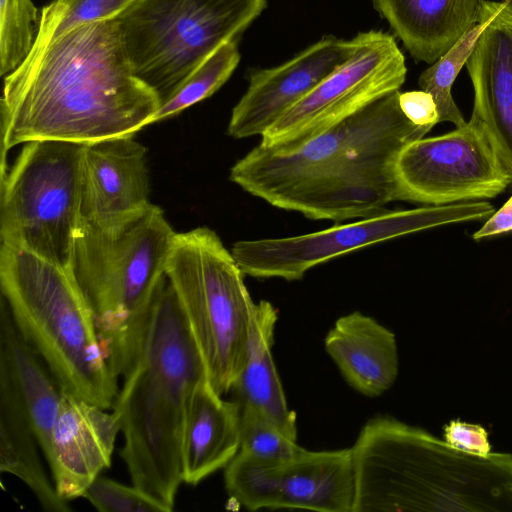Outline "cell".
<instances>
[{"mask_svg":"<svg viewBox=\"0 0 512 512\" xmlns=\"http://www.w3.org/2000/svg\"><path fill=\"white\" fill-rule=\"evenodd\" d=\"M149 195L146 148L134 136L84 145L83 220L103 229L124 225L151 207Z\"/></svg>","mask_w":512,"mask_h":512,"instance_id":"cell-16","label":"cell"},{"mask_svg":"<svg viewBox=\"0 0 512 512\" xmlns=\"http://www.w3.org/2000/svg\"><path fill=\"white\" fill-rule=\"evenodd\" d=\"M206 375L167 277L155 299L142 353L113 404L132 484L171 511L182 482L181 446L191 394Z\"/></svg>","mask_w":512,"mask_h":512,"instance_id":"cell-4","label":"cell"},{"mask_svg":"<svg viewBox=\"0 0 512 512\" xmlns=\"http://www.w3.org/2000/svg\"><path fill=\"white\" fill-rule=\"evenodd\" d=\"M277 320L278 310L271 302H256L245 363L231 391L237 401L261 411L287 436L297 441L296 414L287 404L272 356Z\"/></svg>","mask_w":512,"mask_h":512,"instance_id":"cell-22","label":"cell"},{"mask_svg":"<svg viewBox=\"0 0 512 512\" xmlns=\"http://www.w3.org/2000/svg\"><path fill=\"white\" fill-rule=\"evenodd\" d=\"M356 47V36L344 40L328 35L281 65L250 73L247 90L232 110L228 135L235 139L262 136L349 59Z\"/></svg>","mask_w":512,"mask_h":512,"instance_id":"cell-14","label":"cell"},{"mask_svg":"<svg viewBox=\"0 0 512 512\" xmlns=\"http://www.w3.org/2000/svg\"><path fill=\"white\" fill-rule=\"evenodd\" d=\"M324 347L348 385L364 396L382 395L397 379L395 334L360 311L338 318L325 336Z\"/></svg>","mask_w":512,"mask_h":512,"instance_id":"cell-19","label":"cell"},{"mask_svg":"<svg viewBox=\"0 0 512 512\" xmlns=\"http://www.w3.org/2000/svg\"><path fill=\"white\" fill-rule=\"evenodd\" d=\"M175 234L154 204L113 228L80 220L68 271L93 313L100 343L117 377L127 376L140 359Z\"/></svg>","mask_w":512,"mask_h":512,"instance_id":"cell-5","label":"cell"},{"mask_svg":"<svg viewBox=\"0 0 512 512\" xmlns=\"http://www.w3.org/2000/svg\"><path fill=\"white\" fill-rule=\"evenodd\" d=\"M240 405L239 452L257 459L272 460L292 456L303 449L261 411Z\"/></svg>","mask_w":512,"mask_h":512,"instance_id":"cell-28","label":"cell"},{"mask_svg":"<svg viewBox=\"0 0 512 512\" xmlns=\"http://www.w3.org/2000/svg\"><path fill=\"white\" fill-rule=\"evenodd\" d=\"M399 105L404 115L415 125L432 129L439 123V113L433 96L424 90L399 93Z\"/></svg>","mask_w":512,"mask_h":512,"instance_id":"cell-31","label":"cell"},{"mask_svg":"<svg viewBox=\"0 0 512 512\" xmlns=\"http://www.w3.org/2000/svg\"><path fill=\"white\" fill-rule=\"evenodd\" d=\"M134 0H54L41 11L38 37L52 40L86 23L114 20Z\"/></svg>","mask_w":512,"mask_h":512,"instance_id":"cell-27","label":"cell"},{"mask_svg":"<svg viewBox=\"0 0 512 512\" xmlns=\"http://www.w3.org/2000/svg\"><path fill=\"white\" fill-rule=\"evenodd\" d=\"M83 144H24L1 174V243L68 270L81 220Z\"/></svg>","mask_w":512,"mask_h":512,"instance_id":"cell-9","label":"cell"},{"mask_svg":"<svg viewBox=\"0 0 512 512\" xmlns=\"http://www.w3.org/2000/svg\"><path fill=\"white\" fill-rule=\"evenodd\" d=\"M266 0H134L115 20L134 74L168 99L217 47L238 40Z\"/></svg>","mask_w":512,"mask_h":512,"instance_id":"cell-8","label":"cell"},{"mask_svg":"<svg viewBox=\"0 0 512 512\" xmlns=\"http://www.w3.org/2000/svg\"><path fill=\"white\" fill-rule=\"evenodd\" d=\"M508 232H512V196L486 219L482 227L472 235V238L482 240Z\"/></svg>","mask_w":512,"mask_h":512,"instance_id":"cell-32","label":"cell"},{"mask_svg":"<svg viewBox=\"0 0 512 512\" xmlns=\"http://www.w3.org/2000/svg\"><path fill=\"white\" fill-rule=\"evenodd\" d=\"M41 14L31 0H0V74L6 77L29 56Z\"/></svg>","mask_w":512,"mask_h":512,"instance_id":"cell-26","label":"cell"},{"mask_svg":"<svg viewBox=\"0 0 512 512\" xmlns=\"http://www.w3.org/2000/svg\"><path fill=\"white\" fill-rule=\"evenodd\" d=\"M415 61L433 64L476 24L480 0H370Z\"/></svg>","mask_w":512,"mask_h":512,"instance_id":"cell-20","label":"cell"},{"mask_svg":"<svg viewBox=\"0 0 512 512\" xmlns=\"http://www.w3.org/2000/svg\"><path fill=\"white\" fill-rule=\"evenodd\" d=\"M483 25L465 66L473 92L471 117L486 128L512 176V0H480Z\"/></svg>","mask_w":512,"mask_h":512,"instance_id":"cell-15","label":"cell"},{"mask_svg":"<svg viewBox=\"0 0 512 512\" xmlns=\"http://www.w3.org/2000/svg\"><path fill=\"white\" fill-rule=\"evenodd\" d=\"M0 284L12 319L62 393L103 409L118 390L93 313L70 272L1 243Z\"/></svg>","mask_w":512,"mask_h":512,"instance_id":"cell-6","label":"cell"},{"mask_svg":"<svg viewBox=\"0 0 512 512\" xmlns=\"http://www.w3.org/2000/svg\"><path fill=\"white\" fill-rule=\"evenodd\" d=\"M398 201L439 206L494 198L512 183L478 120L408 143L396 160Z\"/></svg>","mask_w":512,"mask_h":512,"instance_id":"cell-12","label":"cell"},{"mask_svg":"<svg viewBox=\"0 0 512 512\" xmlns=\"http://www.w3.org/2000/svg\"><path fill=\"white\" fill-rule=\"evenodd\" d=\"M352 512L512 511V455L479 457L389 415L369 419L351 447Z\"/></svg>","mask_w":512,"mask_h":512,"instance_id":"cell-3","label":"cell"},{"mask_svg":"<svg viewBox=\"0 0 512 512\" xmlns=\"http://www.w3.org/2000/svg\"><path fill=\"white\" fill-rule=\"evenodd\" d=\"M160 105L134 74L115 20L82 24L52 40L37 36L26 60L4 77L1 172L17 145L134 136Z\"/></svg>","mask_w":512,"mask_h":512,"instance_id":"cell-1","label":"cell"},{"mask_svg":"<svg viewBox=\"0 0 512 512\" xmlns=\"http://www.w3.org/2000/svg\"><path fill=\"white\" fill-rule=\"evenodd\" d=\"M227 493L250 511L304 509L352 512L354 470L350 448L309 451L263 460L241 452L224 472Z\"/></svg>","mask_w":512,"mask_h":512,"instance_id":"cell-13","label":"cell"},{"mask_svg":"<svg viewBox=\"0 0 512 512\" xmlns=\"http://www.w3.org/2000/svg\"><path fill=\"white\" fill-rule=\"evenodd\" d=\"M241 405L217 393L204 376L189 399L181 446V478L197 485L226 468L240 450Z\"/></svg>","mask_w":512,"mask_h":512,"instance_id":"cell-18","label":"cell"},{"mask_svg":"<svg viewBox=\"0 0 512 512\" xmlns=\"http://www.w3.org/2000/svg\"><path fill=\"white\" fill-rule=\"evenodd\" d=\"M165 273L207 378L223 396L232 390L246 358L256 304L245 285L246 274L218 234L208 227L175 234Z\"/></svg>","mask_w":512,"mask_h":512,"instance_id":"cell-7","label":"cell"},{"mask_svg":"<svg viewBox=\"0 0 512 512\" xmlns=\"http://www.w3.org/2000/svg\"><path fill=\"white\" fill-rule=\"evenodd\" d=\"M83 497L101 512H171L161 501L134 486L98 476Z\"/></svg>","mask_w":512,"mask_h":512,"instance_id":"cell-29","label":"cell"},{"mask_svg":"<svg viewBox=\"0 0 512 512\" xmlns=\"http://www.w3.org/2000/svg\"><path fill=\"white\" fill-rule=\"evenodd\" d=\"M483 25L479 22L443 56L425 69L418 80L421 90L429 92L437 105L440 122H451L456 127L464 126L461 111L453 100L451 88L461 69L465 66Z\"/></svg>","mask_w":512,"mask_h":512,"instance_id":"cell-25","label":"cell"},{"mask_svg":"<svg viewBox=\"0 0 512 512\" xmlns=\"http://www.w3.org/2000/svg\"><path fill=\"white\" fill-rule=\"evenodd\" d=\"M119 431L114 413L62 393L46 459L61 499L83 497L100 472L111 466Z\"/></svg>","mask_w":512,"mask_h":512,"instance_id":"cell-17","label":"cell"},{"mask_svg":"<svg viewBox=\"0 0 512 512\" xmlns=\"http://www.w3.org/2000/svg\"><path fill=\"white\" fill-rule=\"evenodd\" d=\"M443 440L453 448L479 457L491 455L489 435L485 428L458 419L443 428Z\"/></svg>","mask_w":512,"mask_h":512,"instance_id":"cell-30","label":"cell"},{"mask_svg":"<svg viewBox=\"0 0 512 512\" xmlns=\"http://www.w3.org/2000/svg\"><path fill=\"white\" fill-rule=\"evenodd\" d=\"M356 38L357 47L350 58L268 128L261 136V146L294 150L400 89L407 67L395 37L371 30Z\"/></svg>","mask_w":512,"mask_h":512,"instance_id":"cell-11","label":"cell"},{"mask_svg":"<svg viewBox=\"0 0 512 512\" xmlns=\"http://www.w3.org/2000/svg\"><path fill=\"white\" fill-rule=\"evenodd\" d=\"M394 91L291 151L260 144L230 180L247 193L313 220L370 217L398 201L396 160L430 129L413 124Z\"/></svg>","mask_w":512,"mask_h":512,"instance_id":"cell-2","label":"cell"},{"mask_svg":"<svg viewBox=\"0 0 512 512\" xmlns=\"http://www.w3.org/2000/svg\"><path fill=\"white\" fill-rule=\"evenodd\" d=\"M240 58L238 40L223 42L160 105L151 124L173 117L210 97L230 78Z\"/></svg>","mask_w":512,"mask_h":512,"instance_id":"cell-24","label":"cell"},{"mask_svg":"<svg viewBox=\"0 0 512 512\" xmlns=\"http://www.w3.org/2000/svg\"><path fill=\"white\" fill-rule=\"evenodd\" d=\"M494 211L483 200L386 210L308 234L237 241L231 252L246 275L294 281L313 267L358 249L439 226L487 219Z\"/></svg>","mask_w":512,"mask_h":512,"instance_id":"cell-10","label":"cell"},{"mask_svg":"<svg viewBox=\"0 0 512 512\" xmlns=\"http://www.w3.org/2000/svg\"><path fill=\"white\" fill-rule=\"evenodd\" d=\"M26 403L8 362L0 357V471L26 484L46 512H69L43 467Z\"/></svg>","mask_w":512,"mask_h":512,"instance_id":"cell-21","label":"cell"},{"mask_svg":"<svg viewBox=\"0 0 512 512\" xmlns=\"http://www.w3.org/2000/svg\"><path fill=\"white\" fill-rule=\"evenodd\" d=\"M0 357L9 364L26 403L41 451L48 458L62 391L39 354L17 329L1 297Z\"/></svg>","mask_w":512,"mask_h":512,"instance_id":"cell-23","label":"cell"}]
</instances>
